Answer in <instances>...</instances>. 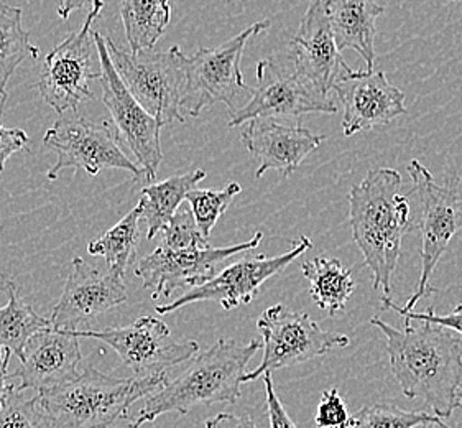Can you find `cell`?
Returning <instances> with one entry per match:
<instances>
[{
	"instance_id": "obj_1",
	"label": "cell",
	"mask_w": 462,
	"mask_h": 428,
	"mask_svg": "<svg viewBox=\"0 0 462 428\" xmlns=\"http://www.w3.org/2000/svg\"><path fill=\"white\" fill-rule=\"evenodd\" d=\"M387 338L390 369L408 399L426 404L441 419H449L461 404L462 336L421 320H405L403 330L374 317Z\"/></svg>"
},
{
	"instance_id": "obj_2",
	"label": "cell",
	"mask_w": 462,
	"mask_h": 428,
	"mask_svg": "<svg viewBox=\"0 0 462 428\" xmlns=\"http://www.w3.org/2000/svg\"><path fill=\"white\" fill-rule=\"evenodd\" d=\"M410 195H402V177L393 168L370 170L349 191L352 239L372 274V287L390 298L402 242L411 231Z\"/></svg>"
},
{
	"instance_id": "obj_3",
	"label": "cell",
	"mask_w": 462,
	"mask_h": 428,
	"mask_svg": "<svg viewBox=\"0 0 462 428\" xmlns=\"http://www.w3.org/2000/svg\"><path fill=\"white\" fill-rule=\"evenodd\" d=\"M260 348H263L262 340L245 345L226 338L217 340L196 356L185 373L148 395L139 415L129 419V428H140L165 414L185 415L196 405L239 401L247 366Z\"/></svg>"
},
{
	"instance_id": "obj_4",
	"label": "cell",
	"mask_w": 462,
	"mask_h": 428,
	"mask_svg": "<svg viewBox=\"0 0 462 428\" xmlns=\"http://www.w3.org/2000/svg\"><path fill=\"white\" fill-rule=\"evenodd\" d=\"M167 382V373L121 379L86 368L74 381L38 395L53 428H109Z\"/></svg>"
},
{
	"instance_id": "obj_5",
	"label": "cell",
	"mask_w": 462,
	"mask_h": 428,
	"mask_svg": "<svg viewBox=\"0 0 462 428\" xmlns=\"http://www.w3.org/2000/svg\"><path fill=\"white\" fill-rule=\"evenodd\" d=\"M112 63L132 96L162 126L185 122L181 101L185 93L186 55L175 45L167 51L132 53L106 37Z\"/></svg>"
},
{
	"instance_id": "obj_6",
	"label": "cell",
	"mask_w": 462,
	"mask_h": 428,
	"mask_svg": "<svg viewBox=\"0 0 462 428\" xmlns=\"http://www.w3.org/2000/svg\"><path fill=\"white\" fill-rule=\"evenodd\" d=\"M407 170L413 181L410 193L416 196L421 211L418 223L421 231V274L413 297L405 307L400 308L413 310L421 298L435 293L430 279L454 236L462 229L461 178L453 177L446 183H438L420 160H411Z\"/></svg>"
},
{
	"instance_id": "obj_7",
	"label": "cell",
	"mask_w": 462,
	"mask_h": 428,
	"mask_svg": "<svg viewBox=\"0 0 462 428\" xmlns=\"http://www.w3.org/2000/svg\"><path fill=\"white\" fill-rule=\"evenodd\" d=\"M270 27V20H260L245 28L239 35L216 48H199L195 55H186V81L181 111L198 117L203 109L216 103L227 106L229 112L237 111L241 96L252 94L244 81L241 60L249 40Z\"/></svg>"
},
{
	"instance_id": "obj_8",
	"label": "cell",
	"mask_w": 462,
	"mask_h": 428,
	"mask_svg": "<svg viewBox=\"0 0 462 428\" xmlns=\"http://www.w3.org/2000/svg\"><path fill=\"white\" fill-rule=\"evenodd\" d=\"M257 328L263 341V356L254 371L245 373L244 382L351 345L349 336L323 330L303 312H295L283 303L267 308L257 320Z\"/></svg>"
},
{
	"instance_id": "obj_9",
	"label": "cell",
	"mask_w": 462,
	"mask_h": 428,
	"mask_svg": "<svg viewBox=\"0 0 462 428\" xmlns=\"http://www.w3.org/2000/svg\"><path fill=\"white\" fill-rule=\"evenodd\" d=\"M43 144L58 155L48 170V180H56L61 170H83L88 175H99L102 170H125L135 180L145 178L139 163L132 162L122 150L119 134L109 121L93 122L84 117H60L48 129Z\"/></svg>"
},
{
	"instance_id": "obj_10",
	"label": "cell",
	"mask_w": 462,
	"mask_h": 428,
	"mask_svg": "<svg viewBox=\"0 0 462 428\" xmlns=\"http://www.w3.org/2000/svg\"><path fill=\"white\" fill-rule=\"evenodd\" d=\"M104 5V0H99L88 14L83 27L68 35L45 58L38 91L60 116L66 111H78L84 101L94 99L91 81H99L101 71H94L93 68V23L101 15Z\"/></svg>"
},
{
	"instance_id": "obj_11",
	"label": "cell",
	"mask_w": 462,
	"mask_h": 428,
	"mask_svg": "<svg viewBox=\"0 0 462 428\" xmlns=\"http://www.w3.org/2000/svg\"><path fill=\"white\" fill-rule=\"evenodd\" d=\"M337 109V98L319 93L306 83L296 73L290 58L288 65L278 61L277 58H267L257 63V84L252 88L249 101L232 112L229 127H239L259 117L293 121L303 114H333Z\"/></svg>"
},
{
	"instance_id": "obj_12",
	"label": "cell",
	"mask_w": 462,
	"mask_h": 428,
	"mask_svg": "<svg viewBox=\"0 0 462 428\" xmlns=\"http://www.w3.org/2000/svg\"><path fill=\"white\" fill-rule=\"evenodd\" d=\"M94 40L101 66L99 83L102 88V103L111 112L112 124L119 134V139L129 147L134 159L137 160L140 168L143 170L145 180L153 181L163 160L160 139L163 126L142 107V104L132 96L122 81L112 63L106 37L99 32H94Z\"/></svg>"
},
{
	"instance_id": "obj_13",
	"label": "cell",
	"mask_w": 462,
	"mask_h": 428,
	"mask_svg": "<svg viewBox=\"0 0 462 428\" xmlns=\"http://www.w3.org/2000/svg\"><path fill=\"white\" fill-rule=\"evenodd\" d=\"M73 333L78 338H93L106 343L137 376L167 373L170 368L199 353L198 341H175L167 323L155 317L137 318L125 328L76 330Z\"/></svg>"
},
{
	"instance_id": "obj_14",
	"label": "cell",
	"mask_w": 462,
	"mask_h": 428,
	"mask_svg": "<svg viewBox=\"0 0 462 428\" xmlns=\"http://www.w3.org/2000/svg\"><path fill=\"white\" fill-rule=\"evenodd\" d=\"M263 234L257 233L250 241L227 247L193 246L186 249H168L158 246L135 265V275L143 282V289L153 290L152 298L170 297L175 290L193 289L216 275L217 265L241 252L259 247Z\"/></svg>"
},
{
	"instance_id": "obj_15",
	"label": "cell",
	"mask_w": 462,
	"mask_h": 428,
	"mask_svg": "<svg viewBox=\"0 0 462 428\" xmlns=\"http://www.w3.org/2000/svg\"><path fill=\"white\" fill-rule=\"evenodd\" d=\"M313 249V241L308 236H301L291 246L290 251L268 257L263 254L250 256L242 261L231 264L229 267L216 274L213 279L203 285L188 290L181 297L167 305H157L158 315H167L178 308L185 307L198 302H217L224 310H234L241 305H249L259 295L262 285L273 275L287 269L291 262L296 261L301 254Z\"/></svg>"
},
{
	"instance_id": "obj_16",
	"label": "cell",
	"mask_w": 462,
	"mask_h": 428,
	"mask_svg": "<svg viewBox=\"0 0 462 428\" xmlns=\"http://www.w3.org/2000/svg\"><path fill=\"white\" fill-rule=\"evenodd\" d=\"M288 58L296 73L316 91L336 96V84L352 70L344 61L334 38L329 0H310L298 32L290 42Z\"/></svg>"
},
{
	"instance_id": "obj_17",
	"label": "cell",
	"mask_w": 462,
	"mask_h": 428,
	"mask_svg": "<svg viewBox=\"0 0 462 428\" xmlns=\"http://www.w3.org/2000/svg\"><path fill=\"white\" fill-rule=\"evenodd\" d=\"M127 300L124 277L107 269L102 272L74 257L66 279L65 290L51 312V326L76 331L94 318L121 307Z\"/></svg>"
},
{
	"instance_id": "obj_18",
	"label": "cell",
	"mask_w": 462,
	"mask_h": 428,
	"mask_svg": "<svg viewBox=\"0 0 462 428\" xmlns=\"http://www.w3.org/2000/svg\"><path fill=\"white\" fill-rule=\"evenodd\" d=\"M334 94L344 109L342 132L346 137L389 126L407 112L405 93L390 83L383 71L352 70L336 84Z\"/></svg>"
},
{
	"instance_id": "obj_19",
	"label": "cell",
	"mask_w": 462,
	"mask_h": 428,
	"mask_svg": "<svg viewBox=\"0 0 462 428\" xmlns=\"http://www.w3.org/2000/svg\"><path fill=\"white\" fill-rule=\"evenodd\" d=\"M245 149L259 160L255 178H262L270 170H277L282 177H290L308 159L328 135L313 134L291 119L259 117L245 122L241 135Z\"/></svg>"
},
{
	"instance_id": "obj_20",
	"label": "cell",
	"mask_w": 462,
	"mask_h": 428,
	"mask_svg": "<svg viewBox=\"0 0 462 428\" xmlns=\"http://www.w3.org/2000/svg\"><path fill=\"white\" fill-rule=\"evenodd\" d=\"M73 331L48 326L28 341L19 369L12 373L19 379L17 391L33 389L38 394L53 391L79 377L81 345Z\"/></svg>"
},
{
	"instance_id": "obj_21",
	"label": "cell",
	"mask_w": 462,
	"mask_h": 428,
	"mask_svg": "<svg viewBox=\"0 0 462 428\" xmlns=\"http://www.w3.org/2000/svg\"><path fill=\"white\" fill-rule=\"evenodd\" d=\"M329 12L337 48L354 50L365 61L367 71H374L375 22L385 14V7L375 0H329Z\"/></svg>"
},
{
	"instance_id": "obj_22",
	"label": "cell",
	"mask_w": 462,
	"mask_h": 428,
	"mask_svg": "<svg viewBox=\"0 0 462 428\" xmlns=\"http://www.w3.org/2000/svg\"><path fill=\"white\" fill-rule=\"evenodd\" d=\"M206 178L204 170L173 175L163 181L142 188L139 208L142 219L147 223V239H155L175 216L186 196Z\"/></svg>"
},
{
	"instance_id": "obj_23",
	"label": "cell",
	"mask_w": 462,
	"mask_h": 428,
	"mask_svg": "<svg viewBox=\"0 0 462 428\" xmlns=\"http://www.w3.org/2000/svg\"><path fill=\"white\" fill-rule=\"evenodd\" d=\"M301 272L310 282V293L316 307L326 312L329 317L342 312L356 292L351 270L339 259L315 257L303 262Z\"/></svg>"
},
{
	"instance_id": "obj_24",
	"label": "cell",
	"mask_w": 462,
	"mask_h": 428,
	"mask_svg": "<svg viewBox=\"0 0 462 428\" xmlns=\"http://www.w3.org/2000/svg\"><path fill=\"white\" fill-rule=\"evenodd\" d=\"M121 19L132 53L153 50L171 22V2L122 0Z\"/></svg>"
},
{
	"instance_id": "obj_25",
	"label": "cell",
	"mask_w": 462,
	"mask_h": 428,
	"mask_svg": "<svg viewBox=\"0 0 462 428\" xmlns=\"http://www.w3.org/2000/svg\"><path fill=\"white\" fill-rule=\"evenodd\" d=\"M0 282L9 297L7 305L0 308V346L9 348L22 361L28 341L42 330L51 326V320L38 315L32 305L23 302L12 280L4 277Z\"/></svg>"
},
{
	"instance_id": "obj_26",
	"label": "cell",
	"mask_w": 462,
	"mask_h": 428,
	"mask_svg": "<svg viewBox=\"0 0 462 428\" xmlns=\"http://www.w3.org/2000/svg\"><path fill=\"white\" fill-rule=\"evenodd\" d=\"M40 48L30 42L22 25V9L0 2V96L7 101V84L27 58H38Z\"/></svg>"
},
{
	"instance_id": "obj_27",
	"label": "cell",
	"mask_w": 462,
	"mask_h": 428,
	"mask_svg": "<svg viewBox=\"0 0 462 428\" xmlns=\"http://www.w3.org/2000/svg\"><path fill=\"white\" fill-rule=\"evenodd\" d=\"M140 219L142 211L139 205L125 214L119 223L109 231L101 234L96 241L88 244L91 256H99L107 262V269L124 277L125 270L135 259L140 242Z\"/></svg>"
},
{
	"instance_id": "obj_28",
	"label": "cell",
	"mask_w": 462,
	"mask_h": 428,
	"mask_svg": "<svg viewBox=\"0 0 462 428\" xmlns=\"http://www.w3.org/2000/svg\"><path fill=\"white\" fill-rule=\"evenodd\" d=\"M430 423H436L441 428H453L436 414L398 409L387 404L365 405L364 409L352 415L349 428H415L420 425L426 427Z\"/></svg>"
},
{
	"instance_id": "obj_29",
	"label": "cell",
	"mask_w": 462,
	"mask_h": 428,
	"mask_svg": "<svg viewBox=\"0 0 462 428\" xmlns=\"http://www.w3.org/2000/svg\"><path fill=\"white\" fill-rule=\"evenodd\" d=\"M241 191V185L237 181H231L222 190L195 188L188 193L186 201L191 205L196 224H198L199 231L203 233L206 239L211 236V231L219 221L222 214L227 211L232 200L239 195Z\"/></svg>"
},
{
	"instance_id": "obj_30",
	"label": "cell",
	"mask_w": 462,
	"mask_h": 428,
	"mask_svg": "<svg viewBox=\"0 0 462 428\" xmlns=\"http://www.w3.org/2000/svg\"><path fill=\"white\" fill-rule=\"evenodd\" d=\"M0 428H53L42 407L40 395L27 397L15 391L0 405Z\"/></svg>"
},
{
	"instance_id": "obj_31",
	"label": "cell",
	"mask_w": 462,
	"mask_h": 428,
	"mask_svg": "<svg viewBox=\"0 0 462 428\" xmlns=\"http://www.w3.org/2000/svg\"><path fill=\"white\" fill-rule=\"evenodd\" d=\"M160 236H162L160 246L168 249H186L193 246L209 244L203 233L199 231L193 211H186V209H178Z\"/></svg>"
},
{
	"instance_id": "obj_32",
	"label": "cell",
	"mask_w": 462,
	"mask_h": 428,
	"mask_svg": "<svg viewBox=\"0 0 462 428\" xmlns=\"http://www.w3.org/2000/svg\"><path fill=\"white\" fill-rule=\"evenodd\" d=\"M352 415L339 391L333 387L323 392L316 410L315 425L318 428H349Z\"/></svg>"
},
{
	"instance_id": "obj_33",
	"label": "cell",
	"mask_w": 462,
	"mask_h": 428,
	"mask_svg": "<svg viewBox=\"0 0 462 428\" xmlns=\"http://www.w3.org/2000/svg\"><path fill=\"white\" fill-rule=\"evenodd\" d=\"M382 303L383 308H390L393 312L400 313L405 320H421V321H430V323H436V325L444 326V328H449L456 333H459L462 336V303L454 308L451 313L448 315H436L435 308H428L426 312H413V310H402L397 307L392 298H382Z\"/></svg>"
},
{
	"instance_id": "obj_34",
	"label": "cell",
	"mask_w": 462,
	"mask_h": 428,
	"mask_svg": "<svg viewBox=\"0 0 462 428\" xmlns=\"http://www.w3.org/2000/svg\"><path fill=\"white\" fill-rule=\"evenodd\" d=\"M28 142L30 139H28L27 132L17 129V127L10 129L2 124V111H0V175L5 170L7 160L14 154L25 149Z\"/></svg>"
},
{
	"instance_id": "obj_35",
	"label": "cell",
	"mask_w": 462,
	"mask_h": 428,
	"mask_svg": "<svg viewBox=\"0 0 462 428\" xmlns=\"http://www.w3.org/2000/svg\"><path fill=\"white\" fill-rule=\"evenodd\" d=\"M263 386H265V395H267V414L272 428H298L293 419L288 415L283 404L275 394L273 389V379L272 374L263 376Z\"/></svg>"
},
{
	"instance_id": "obj_36",
	"label": "cell",
	"mask_w": 462,
	"mask_h": 428,
	"mask_svg": "<svg viewBox=\"0 0 462 428\" xmlns=\"http://www.w3.org/2000/svg\"><path fill=\"white\" fill-rule=\"evenodd\" d=\"M206 428H259L250 415H236L222 412L206 420Z\"/></svg>"
},
{
	"instance_id": "obj_37",
	"label": "cell",
	"mask_w": 462,
	"mask_h": 428,
	"mask_svg": "<svg viewBox=\"0 0 462 428\" xmlns=\"http://www.w3.org/2000/svg\"><path fill=\"white\" fill-rule=\"evenodd\" d=\"M12 351L9 348L0 346V405L9 399L14 392L17 391V386L14 384V377L9 373L10 358Z\"/></svg>"
},
{
	"instance_id": "obj_38",
	"label": "cell",
	"mask_w": 462,
	"mask_h": 428,
	"mask_svg": "<svg viewBox=\"0 0 462 428\" xmlns=\"http://www.w3.org/2000/svg\"><path fill=\"white\" fill-rule=\"evenodd\" d=\"M97 2L99 0H58V15L63 20H68L74 10L84 9V7L93 9Z\"/></svg>"
},
{
	"instance_id": "obj_39",
	"label": "cell",
	"mask_w": 462,
	"mask_h": 428,
	"mask_svg": "<svg viewBox=\"0 0 462 428\" xmlns=\"http://www.w3.org/2000/svg\"><path fill=\"white\" fill-rule=\"evenodd\" d=\"M457 401H459V404H462V386L461 389H459V392H457Z\"/></svg>"
},
{
	"instance_id": "obj_40",
	"label": "cell",
	"mask_w": 462,
	"mask_h": 428,
	"mask_svg": "<svg viewBox=\"0 0 462 428\" xmlns=\"http://www.w3.org/2000/svg\"><path fill=\"white\" fill-rule=\"evenodd\" d=\"M426 428H441L439 427V425H436V423H430V425H428V427Z\"/></svg>"
},
{
	"instance_id": "obj_41",
	"label": "cell",
	"mask_w": 462,
	"mask_h": 428,
	"mask_svg": "<svg viewBox=\"0 0 462 428\" xmlns=\"http://www.w3.org/2000/svg\"><path fill=\"white\" fill-rule=\"evenodd\" d=\"M449 2H462V0H449Z\"/></svg>"
}]
</instances>
